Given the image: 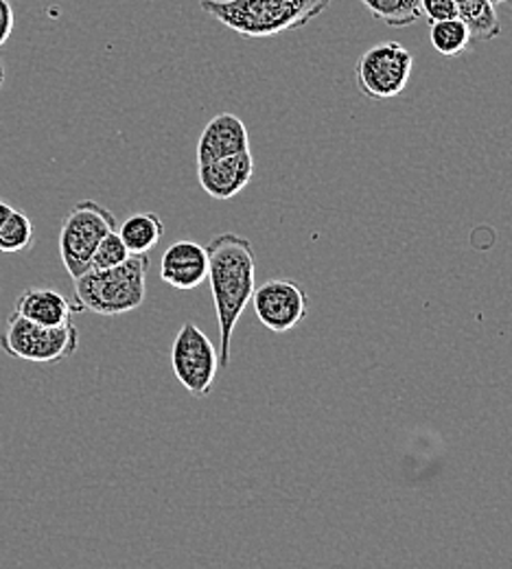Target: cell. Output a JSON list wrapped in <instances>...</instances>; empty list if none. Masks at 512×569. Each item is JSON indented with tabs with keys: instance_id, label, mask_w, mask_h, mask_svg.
Instances as JSON below:
<instances>
[{
	"instance_id": "cell-18",
	"label": "cell",
	"mask_w": 512,
	"mask_h": 569,
	"mask_svg": "<svg viewBox=\"0 0 512 569\" xmlns=\"http://www.w3.org/2000/svg\"><path fill=\"white\" fill-rule=\"evenodd\" d=\"M130 257V250L126 248L123 239L119 237L117 230H112L110 234H106L101 239V243L97 246L92 261H90V270H110L121 266L126 259Z\"/></svg>"
},
{
	"instance_id": "cell-16",
	"label": "cell",
	"mask_w": 512,
	"mask_h": 569,
	"mask_svg": "<svg viewBox=\"0 0 512 569\" xmlns=\"http://www.w3.org/2000/svg\"><path fill=\"white\" fill-rule=\"evenodd\" d=\"M430 40H432V47L436 49V53H440V56L458 58V56L466 53L473 36L460 18H451V20L432 22Z\"/></svg>"
},
{
	"instance_id": "cell-24",
	"label": "cell",
	"mask_w": 512,
	"mask_h": 569,
	"mask_svg": "<svg viewBox=\"0 0 512 569\" xmlns=\"http://www.w3.org/2000/svg\"><path fill=\"white\" fill-rule=\"evenodd\" d=\"M511 13H512V7H511Z\"/></svg>"
},
{
	"instance_id": "cell-13",
	"label": "cell",
	"mask_w": 512,
	"mask_h": 569,
	"mask_svg": "<svg viewBox=\"0 0 512 569\" xmlns=\"http://www.w3.org/2000/svg\"><path fill=\"white\" fill-rule=\"evenodd\" d=\"M164 234V223L155 213L130 214L119 230L130 254H147L153 250Z\"/></svg>"
},
{
	"instance_id": "cell-14",
	"label": "cell",
	"mask_w": 512,
	"mask_h": 569,
	"mask_svg": "<svg viewBox=\"0 0 512 569\" xmlns=\"http://www.w3.org/2000/svg\"><path fill=\"white\" fill-rule=\"evenodd\" d=\"M458 18L469 27L471 36L482 42H491L502 33L498 9L491 0H453Z\"/></svg>"
},
{
	"instance_id": "cell-9",
	"label": "cell",
	"mask_w": 512,
	"mask_h": 569,
	"mask_svg": "<svg viewBox=\"0 0 512 569\" xmlns=\"http://www.w3.org/2000/svg\"><path fill=\"white\" fill-rule=\"evenodd\" d=\"M209 277V252L207 246L195 241L171 243L160 263V279L173 289L189 291L207 281Z\"/></svg>"
},
{
	"instance_id": "cell-20",
	"label": "cell",
	"mask_w": 512,
	"mask_h": 569,
	"mask_svg": "<svg viewBox=\"0 0 512 569\" xmlns=\"http://www.w3.org/2000/svg\"><path fill=\"white\" fill-rule=\"evenodd\" d=\"M16 29V11L9 0H0V49L9 42Z\"/></svg>"
},
{
	"instance_id": "cell-15",
	"label": "cell",
	"mask_w": 512,
	"mask_h": 569,
	"mask_svg": "<svg viewBox=\"0 0 512 569\" xmlns=\"http://www.w3.org/2000/svg\"><path fill=\"white\" fill-rule=\"evenodd\" d=\"M372 18L392 29L412 27L423 18L421 0H362Z\"/></svg>"
},
{
	"instance_id": "cell-21",
	"label": "cell",
	"mask_w": 512,
	"mask_h": 569,
	"mask_svg": "<svg viewBox=\"0 0 512 569\" xmlns=\"http://www.w3.org/2000/svg\"><path fill=\"white\" fill-rule=\"evenodd\" d=\"M13 213V207L9 204V202H4V200H0V228H2V223L7 221V217Z\"/></svg>"
},
{
	"instance_id": "cell-2",
	"label": "cell",
	"mask_w": 512,
	"mask_h": 569,
	"mask_svg": "<svg viewBox=\"0 0 512 569\" xmlns=\"http://www.w3.org/2000/svg\"><path fill=\"white\" fill-rule=\"evenodd\" d=\"M331 0H202L200 9L243 38H272L307 27Z\"/></svg>"
},
{
	"instance_id": "cell-17",
	"label": "cell",
	"mask_w": 512,
	"mask_h": 569,
	"mask_svg": "<svg viewBox=\"0 0 512 569\" xmlns=\"http://www.w3.org/2000/svg\"><path fill=\"white\" fill-rule=\"evenodd\" d=\"M36 241V228L33 221L20 211L13 209V213L7 217V221L0 228V254H18L33 246Z\"/></svg>"
},
{
	"instance_id": "cell-4",
	"label": "cell",
	"mask_w": 512,
	"mask_h": 569,
	"mask_svg": "<svg viewBox=\"0 0 512 569\" xmlns=\"http://www.w3.org/2000/svg\"><path fill=\"white\" fill-rule=\"evenodd\" d=\"M79 331L73 322L44 327L11 311L0 333V351L33 363H60L77 353Z\"/></svg>"
},
{
	"instance_id": "cell-7",
	"label": "cell",
	"mask_w": 512,
	"mask_h": 569,
	"mask_svg": "<svg viewBox=\"0 0 512 569\" xmlns=\"http://www.w3.org/2000/svg\"><path fill=\"white\" fill-rule=\"evenodd\" d=\"M414 58L399 42H381L370 47L360 58L355 79L360 90L372 101H388L399 97L412 77Z\"/></svg>"
},
{
	"instance_id": "cell-12",
	"label": "cell",
	"mask_w": 512,
	"mask_h": 569,
	"mask_svg": "<svg viewBox=\"0 0 512 569\" xmlns=\"http://www.w3.org/2000/svg\"><path fill=\"white\" fill-rule=\"evenodd\" d=\"M73 305L69 302V298L47 287L24 289L13 305V313L44 327H62L73 322Z\"/></svg>"
},
{
	"instance_id": "cell-8",
	"label": "cell",
	"mask_w": 512,
	"mask_h": 569,
	"mask_svg": "<svg viewBox=\"0 0 512 569\" xmlns=\"http://www.w3.org/2000/svg\"><path fill=\"white\" fill-rule=\"evenodd\" d=\"M252 300L257 318L274 333L292 331L309 316V296L292 279H274L257 287Z\"/></svg>"
},
{
	"instance_id": "cell-1",
	"label": "cell",
	"mask_w": 512,
	"mask_h": 569,
	"mask_svg": "<svg viewBox=\"0 0 512 569\" xmlns=\"http://www.w3.org/2000/svg\"><path fill=\"white\" fill-rule=\"evenodd\" d=\"M209 283L220 322V366L228 368L232 359V336L257 289V254L250 239L221 232L207 246Z\"/></svg>"
},
{
	"instance_id": "cell-19",
	"label": "cell",
	"mask_w": 512,
	"mask_h": 569,
	"mask_svg": "<svg viewBox=\"0 0 512 569\" xmlns=\"http://www.w3.org/2000/svg\"><path fill=\"white\" fill-rule=\"evenodd\" d=\"M421 9L430 22L458 18V9L453 0H421Z\"/></svg>"
},
{
	"instance_id": "cell-3",
	"label": "cell",
	"mask_w": 512,
	"mask_h": 569,
	"mask_svg": "<svg viewBox=\"0 0 512 569\" xmlns=\"http://www.w3.org/2000/svg\"><path fill=\"white\" fill-rule=\"evenodd\" d=\"M149 257L130 254L110 270H88L74 279V311L97 316H121L145 302Z\"/></svg>"
},
{
	"instance_id": "cell-23",
	"label": "cell",
	"mask_w": 512,
	"mask_h": 569,
	"mask_svg": "<svg viewBox=\"0 0 512 569\" xmlns=\"http://www.w3.org/2000/svg\"><path fill=\"white\" fill-rule=\"evenodd\" d=\"M491 2L498 7V4H502V2H506V0H491Z\"/></svg>"
},
{
	"instance_id": "cell-10",
	"label": "cell",
	"mask_w": 512,
	"mask_h": 569,
	"mask_svg": "<svg viewBox=\"0 0 512 569\" xmlns=\"http://www.w3.org/2000/svg\"><path fill=\"white\" fill-rule=\"evenodd\" d=\"M252 176H254V158L250 149L202 164L198 171L202 189L218 202H228L234 196H239L250 184Z\"/></svg>"
},
{
	"instance_id": "cell-22",
	"label": "cell",
	"mask_w": 512,
	"mask_h": 569,
	"mask_svg": "<svg viewBox=\"0 0 512 569\" xmlns=\"http://www.w3.org/2000/svg\"><path fill=\"white\" fill-rule=\"evenodd\" d=\"M2 86H4V67L0 62V90H2Z\"/></svg>"
},
{
	"instance_id": "cell-5",
	"label": "cell",
	"mask_w": 512,
	"mask_h": 569,
	"mask_svg": "<svg viewBox=\"0 0 512 569\" xmlns=\"http://www.w3.org/2000/svg\"><path fill=\"white\" fill-rule=\"evenodd\" d=\"M112 230H117V217L94 200L77 202L64 217L58 243L62 263L73 281L90 270L97 246Z\"/></svg>"
},
{
	"instance_id": "cell-6",
	"label": "cell",
	"mask_w": 512,
	"mask_h": 569,
	"mask_svg": "<svg viewBox=\"0 0 512 569\" xmlns=\"http://www.w3.org/2000/svg\"><path fill=\"white\" fill-rule=\"evenodd\" d=\"M171 366L182 388L191 397L202 399L215 386L220 370V351L195 322H184L171 349Z\"/></svg>"
},
{
	"instance_id": "cell-11",
	"label": "cell",
	"mask_w": 512,
	"mask_h": 569,
	"mask_svg": "<svg viewBox=\"0 0 512 569\" xmlns=\"http://www.w3.org/2000/svg\"><path fill=\"white\" fill-rule=\"evenodd\" d=\"M250 149V134L245 123L230 112L213 117L198 141V167L215 162L225 156Z\"/></svg>"
}]
</instances>
